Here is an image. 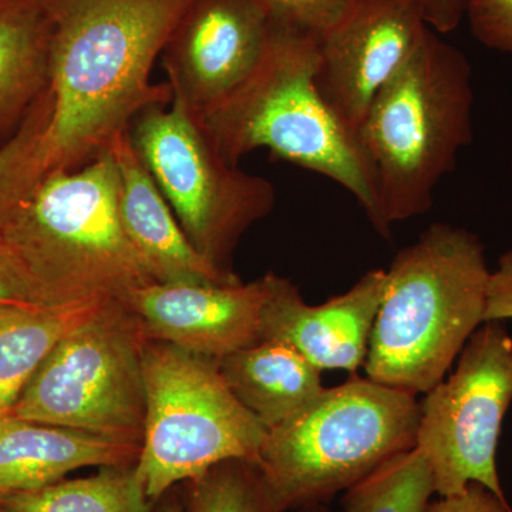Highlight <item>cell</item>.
Instances as JSON below:
<instances>
[{
  "mask_svg": "<svg viewBox=\"0 0 512 512\" xmlns=\"http://www.w3.org/2000/svg\"><path fill=\"white\" fill-rule=\"evenodd\" d=\"M0 512H9L8 510H5V508L0 507Z\"/></svg>",
  "mask_w": 512,
  "mask_h": 512,
  "instance_id": "32",
  "label": "cell"
},
{
  "mask_svg": "<svg viewBox=\"0 0 512 512\" xmlns=\"http://www.w3.org/2000/svg\"><path fill=\"white\" fill-rule=\"evenodd\" d=\"M491 271L481 239L436 222L394 256L377 312L367 379L426 394L484 323Z\"/></svg>",
  "mask_w": 512,
  "mask_h": 512,
  "instance_id": "4",
  "label": "cell"
},
{
  "mask_svg": "<svg viewBox=\"0 0 512 512\" xmlns=\"http://www.w3.org/2000/svg\"><path fill=\"white\" fill-rule=\"evenodd\" d=\"M265 276L268 295L262 311L261 342L288 343L319 370H346L356 375L369 352L386 271L366 272L348 292L322 305L303 301L298 286L289 279Z\"/></svg>",
  "mask_w": 512,
  "mask_h": 512,
  "instance_id": "14",
  "label": "cell"
},
{
  "mask_svg": "<svg viewBox=\"0 0 512 512\" xmlns=\"http://www.w3.org/2000/svg\"><path fill=\"white\" fill-rule=\"evenodd\" d=\"M436 483L419 448L384 461L346 490L343 512H424Z\"/></svg>",
  "mask_w": 512,
  "mask_h": 512,
  "instance_id": "21",
  "label": "cell"
},
{
  "mask_svg": "<svg viewBox=\"0 0 512 512\" xmlns=\"http://www.w3.org/2000/svg\"><path fill=\"white\" fill-rule=\"evenodd\" d=\"M154 505L136 463L100 467L89 477L0 495V507L9 512H153Z\"/></svg>",
  "mask_w": 512,
  "mask_h": 512,
  "instance_id": "20",
  "label": "cell"
},
{
  "mask_svg": "<svg viewBox=\"0 0 512 512\" xmlns=\"http://www.w3.org/2000/svg\"><path fill=\"white\" fill-rule=\"evenodd\" d=\"M353 375L268 431L252 466L276 512L323 504L416 447L420 402Z\"/></svg>",
  "mask_w": 512,
  "mask_h": 512,
  "instance_id": "6",
  "label": "cell"
},
{
  "mask_svg": "<svg viewBox=\"0 0 512 512\" xmlns=\"http://www.w3.org/2000/svg\"><path fill=\"white\" fill-rule=\"evenodd\" d=\"M299 512H329L323 504L308 505V507L299 508Z\"/></svg>",
  "mask_w": 512,
  "mask_h": 512,
  "instance_id": "31",
  "label": "cell"
},
{
  "mask_svg": "<svg viewBox=\"0 0 512 512\" xmlns=\"http://www.w3.org/2000/svg\"><path fill=\"white\" fill-rule=\"evenodd\" d=\"M131 144L195 249L228 275L239 241L271 214L274 185L239 170L183 101L154 106L130 127Z\"/></svg>",
  "mask_w": 512,
  "mask_h": 512,
  "instance_id": "8",
  "label": "cell"
},
{
  "mask_svg": "<svg viewBox=\"0 0 512 512\" xmlns=\"http://www.w3.org/2000/svg\"><path fill=\"white\" fill-rule=\"evenodd\" d=\"M464 18L478 42L512 56V0H466Z\"/></svg>",
  "mask_w": 512,
  "mask_h": 512,
  "instance_id": "25",
  "label": "cell"
},
{
  "mask_svg": "<svg viewBox=\"0 0 512 512\" xmlns=\"http://www.w3.org/2000/svg\"><path fill=\"white\" fill-rule=\"evenodd\" d=\"M52 20L46 174L79 170L173 100L151 70L191 0H45Z\"/></svg>",
  "mask_w": 512,
  "mask_h": 512,
  "instance_id": "1",
  "label": "cell"
},
{
  "mask_svg": "<svg viewBox=\"0 0 512 512\" xmlns=\"http://www.w3.org/2000/svg\"><path fill=\"white\" fill-rule=\"evenodd\" d=\"M217 362L231 392L268 430L301 413L326 389L322 370L278 340H262Z\"/></svg>",
  "mask_w": 512,
  "mask_h": 512,
  "instance_id": "17",
  "label": "cell"
},
{
  "mask_svg": "<svg viewBox=\"0 0 512 512\" xmlns=\"http://www.w3.org/2000/svg\"><path fill=\"white\" fill-rule=\"evenodd\" d=\"M143 369L146 421L136 468L154 503L218 464L255 463L269 430L231 392L217 359L148 339Z\"/></svg>",
  "mask_w": 512,
  "mask_h": 512,
  "instance_id": "7",
  "label": "cell"
},
{
  "mask_svg": "<svg viewBox=\"0 0 512 512\" xmlns=\"http://www.w3.org/2000/svg\"><path fill=\"white\" fill-rule=\"evenodd\" d=\"M271 30L256 0H191L163 50L173 97L210 111L254 73Z\"/></svg>",
  "mask_w": 512,
  "mask_h": 512,
  "instance_id": "11",
  "label": "cell"
},
{
  "mask_svg": "<svg viewBox=\"0 0 512 512\" xmlns=\"http://www.w3.org/2000/svg\"><path fill=\"white\" fill-rule=\"evenodd\" d=\"M424 512H512L507 498L498 497L484 485L471 483L463 493L440 497Z\"/></svg>",
  "mask_w": 512,
  "mask_h": 512,
  "instance_id": "26",
  "label": "cell"
},
{
  "mask_svg": "<svg viewBox=\"0 0 512 512\" xmlns=\"http://www.w3.org/2000/svg\"><path fill=\"white\" fill-rule=\"evenodd\" d=\"M512 319V249L498 259L497 269L491 272L487 289L484 322Z\"/></svg>",
  "mask_w": 512,
  "mask_h": 512,
  "instance_id": "27",
  "label": "cell"
},
{
  "mask_svg": "<svg viewBox=\"0 0 512 512\" xmlns=\"http://www.w3.org/2000/svg\"><path fill=\"white\" fill-rule=\"evenodd\" d=\"M275 25L322 39L338 26L359 0H256Z\"/></svg>",
  "mask_w": 512,
  "mask_h": 512,
  "instance_id": "24",
  "label": "cell"
},
{
  "mask_svg": "<svg viewBox=\"0 0 512 512\" xmlns=\"http://www.w3.org/2000/svg\"><path fill=\"white\" fill-rule=\"evenodd\" d=\"M147 340L123 302L106 303L60 339L10 413L141 446Z\"/></svg>",
  "mask_w": 512,
  "mask_h": 512,
  "instance_id": "9",
  "label": "cell"
},
{
  "mask_svg": "<svg viewBox=\"0 0 512 512\" xmlns=\"http://www.w3.org/2000/svg\"><path fill=\"white\" fill-rule=\"evenodd\" d=\"M427 25L434 32L450 33L456 30L464 19L466 0H421Z\"/></svg>",
  "mask_w": 512,
  "mask_h": 512,
  "instance_id": "28",
  "label": "cell"
},
{
  "mask_svg": "<svg viewBox=\"0 0 512 512\" xmlns=\"http://www.w3.org/2000/svg\"><path fill=\"white\" fill-rule=\"evenodd\" d=\"M320 40L272 23L254 73L198 119L221 153L237 164L258 148L323 175L349 191L373 228L389 239L375 174L355 130L346 126L316 86Z\"/></svg>",
  "mask_w": 512,
  "mask_h": 512,
  "instance_id": "3",
  "label": "cell"
},
{
  "mask_svg": "<svg viewBox=\"0 0 512 512\" xmlns=\"http://www.w3.org/2000/svg\"><path fill=\"white\" fill-rule=\"evenodd\" d=\"M50 40L45 0H0V133L20 126L45 93Z\"/></svg>",
  "mask_w": 512,
  "mask_h": 512,
  "instance_id": "18",
  "label": "cell"
},
{
  "mask_svg": "<svg viewBox=\"0 0 512 512\" xmlns=\"http://www.w3.org/2000/svg\"><path fill=\"white\" fill-rule=\"evenodd\" d=\"M266 276L235 284H154L133 289L124 305L148 339L221 359L261 342Z\"/></svg>",
  "mask_w": 512,
  "mask_h": 512,
  "instance_id": "13",
  "label": "cell"
},
{
  "mask_svg": "<svg viewBox=\"0 0 512 512\" xmlns=\"http://www.w3.org/2000/svg\"><path fill=\"white\" fill-rule=\"evenodd\" d=\"M473 70L429 28L376 94L357 130L375 174L384 225L431 210L434 191L473 141Z\"/></svg>",
  "mask_w": 512,
  "mask_h": 512,
  "instance_id": "5",
  "label": "cell"
},
{
  "mask_svg": "<svg viewBox=\"0 0 512 512\" xmlns=\"http://www.w3.org/2000/svg\"><path fill=\"white\" fill-rule=\"evenodd\" d=\"M119 168L120 220L131 245L157 284H235L195 249L148 173L133 144L130 130L110 148Z\"/></svg>",
  "mask_w": 512,
  "mask_h": 512,
  "instance_id": "15",
  "label": "cell"
},
{
  "mask_svg": "<svg viewBox=\"0 0 512 512\" xmlns=\"http://www.w3.org/2000/svg\"><path fill=\"white\" fill-rule=\"evenodd\" d=\"M416 447L440 497L478 483L505 497L497 447L512 404V338L500 320L484 322L468 339L448 379L424 394Z\"/></svg>",
  "mask_w": 512,
  "mask_h": 512,
  "instance_id": "10",
  "label": "cell"
},
{
  "mask_svg": "<svg viewBox=\"0 0 512 512\" xmlns=\"http://www.w3.org/2000/svg\"><path fill=\"white\" fill-rule=\"evenodd\" d=\"M106 303L109 302L63 308H0V413L12 412L20 394L60 339L92 318Z\"/></svg>",
  "mask_w": 512,
  "mask_h": 512,
  "instance_id": "19",
  "label": "cell"
},
{
  "mask_svg": "<svg viewBox=\"0 0 512 512\" xmlns=\"http://www.w3.org/2000/svg\"><path fill=\"white\" fill-rule=\"evenodd\" d=\"M188 512H276L254 466L232 460L183 484Z\"/></svg>",
  "mask_w": 512,
  "mask_h": 512,
  "instance_id": "22",
  "label": "cell"
},
{
  "mask_svg": "<svg viewBox=\"0 0 512 512\" xmlns=\"http://www.w3.org/2000/svg\"><path fill=\"white\" fill-rule=\"evenodd\" d=\"M16 305H35L26 292L25 286L19 281L13 269L10 268L5 256L0 252V308Z\"/></svg>",
  "mask_w": 512,
  "mask_h": 512,
  "instance_id": "29",
  "label": "cell"
},
{
  "mask_svg": "<svg viewBox=\"0 0 512 512\" xmlns=\"http://www.w3.org/2000/svg\"><path fill=\"white\" fill-rule=\"evenodd\" d=\"M153 512H188L183 497L178 493V487L168 491L163 497L158 498Z\"/></svg>",
  "mask_w": 512,
  "mask_h": 512,
  "instance_id": "30",
  "label": "cell"
},
{
  "mask_svg": "<svg viewBox=\"0 0 512 512\" xmlns=\"http://www.w3.org/2000/svg\"><path fill=\"white\" fill-rule=\"evenodd\" d=\"M140 444L0 413V495L32 491L84 467L134 464Z\"/></svg>",
  "mask_w": 512,
  "mask_h": 512,
  "instance_id": "16",
  "label": "cell"
},
{
  "mask_svg": "<svg viewBox=\"0 0 512 512\" xmlns=\"http://www.w3.org/2000/svg\"><path fill=\"white\" fill-rule=\"evenodd\" d=\"M111 151L79 170L50 171L0 218V252L43 308L123 302L154 284L124 231Z\"/></svg>",
  "mask_w": 512,
  "mask_h": 512,
  "instance_id": "2",
  "label": "cell"
},
{
  "mask_svg": "<svg viewBox=\"0 0 512 512\" xmlns=\"http://www.w3.org/2000/svg\"><path fill=\"white\" fill-rule=\"evenodd\" d=\"M47 117L49 101L45 92L16 133L0 146V218L46 174L42 137Z\"/></svg>",
  "mask_w": 512,
  "mask_h": 512,
  "instance_id": "23",
  "label": "cell"
},
{
  "mask_svg": "<svg viewBox=\"0 0 512 512\" xmlns=\"http://www.w3.org/2000/svg\"><path fill=\"white\" fill-rule=\"evenodd\" d=\"M429 28L421 0H359L320 39V96L357 133L376 94Z\"/></svg>",
  "mask_w": 512,
  "mask_h": 512,
  "instance_id": "12",
  "label": "cell"
}]
</instances>
